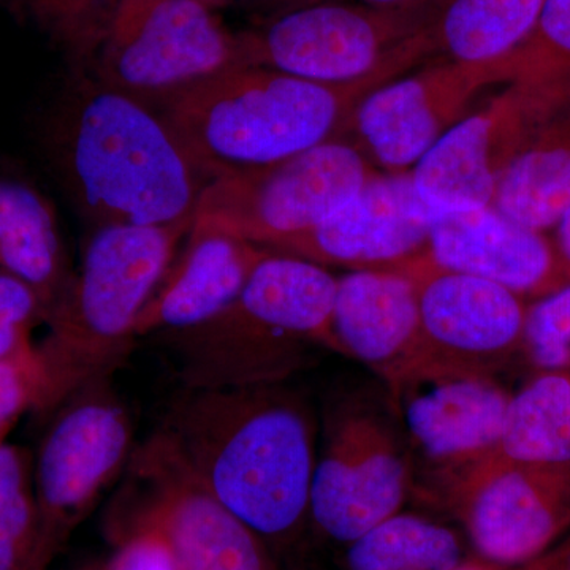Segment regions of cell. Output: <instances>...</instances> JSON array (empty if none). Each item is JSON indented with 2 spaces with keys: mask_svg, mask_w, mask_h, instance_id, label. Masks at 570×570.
I'll return each mask as SVG.
<instances>
[{
  "mask_svg": "<svg viewBox=\"0 0 570 570\" xmlns=\"http://www.w3.org/2000/svg\"><path fill=\"white\" fill-rule=\"evenodd\" d=\"M425 250L444 268L491 281L521 298H542L570 284L557 245L493 205L441 214Z\"/></svg>",
  "mask_w": 570,
  "mask_h": 570,
  "instance_id": "obj_17",
  "label": "cell"
},
{
  "mask_svg": "<svg viewBox=\"0 0 570 570\" xmlns=\"http://www.w3.org/2000/svg\"><path fill=\"white\" fill-rule=\"evenodd\" d=\"M71 197L96 227L195 219L212 178L163 112L78 70L55 130Z\"/></svg>",
  "mask_w": 570,
  "mask_h": 570,
  "instance_id": "obj_2",
  "label": "cell"
},
{
  "mask_svg": "<svg viewBox=\"0 0 570 570\" xmlns=\"http://www.w3.org/2000/svg\"><path fill=\"white\" fill-rule=\"evenodd\" d=\"M374 174L373 164L354 142L336 138L287 159L213 179L194 220L268 249L324 220Z\"/></svg>",
  "mask_w": 570,
  "mask_h": 570,
  "instance_id": "obj_9",
  "label": "cell"
},
{
  "mask_svg": "<svg viewBox=\"0 0 570 570\" xmlns=\"http://www.w3.org/2000/svg\"><path fill=\"white\" fill-rule=\"evenodd\" d=\"M255 2L262 10L268 11V17H275L284 11L302 9V7L314 6V3L355 2L366 3V6L392 7L412 2V0H255Z\"/></svg>",
  "mask_w": 570,
  "mask_h": 570,
  "instance_id": "obj_32",
  "label": "cell"
},
{
  "mask_svg": "<svg viewBox=\"0 0 570 570\" xmlns=\"http://www.w3.org/2000/svg\"><path fill=\"white\" fill-rule=\"evenodd\" d=\"M455 570H471V569H455Z\"/></svg>",
  "mask_w": 570,
  "mask_h": 570,
  "instance_id": "obj_36",
  "label": "cell"
},
{
  "mask_svg": "<svg viewBox=\"0 0 570 570\" xmlns=\"http://www.w3.org/2000/svg\"><path fill=\"white\" fill-rule=\"evenodd\" d=\"M194 220L174 225H102L94 228L61 305L37 344L43 392L39 415L112 376L130 354L135 325L174 264Z\"/></svg>",
  "mask_w": 570,
  "mask_h": 570,
  "instance_id": "obj_4",
  "label": "cell"
},
{
  "mask_svg": "<svg viewBox=\"0 0 570 570\" xmlns=\"http://www.w3.org/2000/svg\"><path fill=\"white\" fill-rule=\"evenodd\" d=\"M442 3L324 2L284 11L236 33L239 66L328 85L363 80L389 67L411 70L434 58L431 28Z\"/></svg>",
  "mask_w": 570,
  "mask_h": 570,
  "instance_id": "obj_5",
  "label": "cell"
},
{
  "mask_svg": "<svg viewBox=\"0 0 570 570\" xmlns=\"http://www.w3.org/2000/svg\"><path fill=\"white\" fill-rule=\"evenodd\" d=\"M89 570H183L170 543L153 528L121 532L118 549L104 564Z\"/></svg>",
  "mask_w": 570,
  "mask_h": 570,
  "instance_id": "obj_29",
  "label": "cell"
},
{
  "mask_svg": "<svg viewBox=\"0 0 570 570\" xmlns=\"http://www.w3.org/2000/svg\"><path fill=\"white\" fill-rule=\"evenodd\" d=\"M127 469L141 499L126 531L160 532L183 570H268L261 538L225 508L163 431L135 449Z\"/></svg>",
  "mask_w": 570,
  "mask_h": 570,
  "instance_id": "obj_11",
  "label": "cell"
},
{
  "mask_svg": "<svg viewBox=\"0 0 570 570\" xmlns=\"http://www.w3.org/2000/svg\"><path fill=\"white\" fill-rule=\"evenodd\" d=\"M50 417L32 460L45 570L135 452L132 417L111 377L81 389Z\"/></svg>",
  "mask_w": 570,
  "mask_h": 570,
  "instance_id": "obj_8",
  "label": "cell"
},
{
  "mask_svg": "<svg viewBox=\"0 0 570 570\" xmlns=\"http://www.w3.org/2000/svg\"><path fill=\"white\" fill-rule=\"evenodd\" d=\"M407 71L389 67L363 80L328 85L238 66L198 82L159 111L213 181L346 137L367 94Z\"/></svg>",
  "mask_w": 570,
  "mask_h": 570,
  "instance_id": "obj_3",
  "label": "cell"
},
{
  "mask_svg": "<svg viewBox=\"0 0 570 570\" xmlns=\"http://www.w3.org/2000/svg\"><path fill=\"white\" fill-rule=\"evenodd\" d=\"M531 570H553V569H551V566L549 564V562H547L542 558V560H540L539 562H535L534 568H532Z\"/></svg>",
  "mask_w": 570,
  "mask_h": 570,
  "instance_id": "obj_35",
  "label": "cell"
},
{
  "mask_svg": "<svg viewBox=\"0 0 570 570\" xmlns=\"http://www.w3.org/2000/svg\"><path fill=\"white\" fill-rule=\"evenodd\" d=\"M434 220L436 216L420 200L412 171L374 174L324 220L266 250L325 268H395L426 249Z\"/></svg>",
  "mask_w": 570,
  "mask_h": 570,
  "instance_id": "obj_16",
  "label": "cell"
},
{
  "mask_svg": "<svg viewBox=\"0 0 570 570\" xmlns=\"http://www.w3.org/2000/svg\"><path fill=\"white\" fill-rule=\"evenodd\" d=\"M411 487V456L389 397H348L326 417L309 494L318 530L354 542L396 515Z\"/></svg>",
  "mask_w": 570,
  "mask_h": 570,
  "instance_id": "obj_10",
  "label": "cell"
},
{
  "mask_svg": "<svg viewBox=\"0 0 570 570\" xmlns=\"http://www.w3.org/2000/svg\"><path fill=\"white\" fill-rule=\"evenodd\" d=\"M395 268L412 281L417 295L420 355L494 371L521 352L528 307L521 296L482 277L444 268L426 250Z\"/></svg>",
  "mask_w": 570,
  "mask_h": 570,
  "instance_id": "obj_15",
  "label": "cell"
},
{
  "mask_svg": "<svg viewBox=\"0 0 570 570\" xmlns=\"http://www.w3.org/2000/svg\"><path fill=\"white\" fill-rule=\"evenodd\" d=\"M512 81L510 55L494 61H439L374 89L352 115L346 137L389 174L411 171L490 86Z\"/></svg>",
  "mask_w": 570,
  "mask_h": 570,
  "instance_id": "obj_12",
  "label": "cell"
},
{
  "mask_svg": "<svg viewBox=\"0 0 570 570\" xmlns=\"http://www.w3.org/2000/svg\"><path fill=\"white\" fill-rule=\"evenodd\" d=\"M265 254L264 247L194 220L183 254L138 316L135 336L168 335L212 321L239 295Z\"/></svg>",
  "mask_w": 570,
  "mask_h": 570,
  "instance_id": "obj_18",
  "label": "cell"
},
{
  "mask_svg": "<svg viewBox=\"0 0 570 570\" xmlns=\"http://www.w3.org/2000/svg\"><path fill=\"white\" fill-rule=\"evenodd\" d=\"M562 111L517 82L449 130L412 168L420 200L434 216L491 206L510 164Z\"/></svg>",
  "mask_w": 570,
  "mask_h": 570,
  "instance_id": "obj_13",
  "label": "cell"
},
{
  "mask_svg": "<svg viewBox=\"0 0 570 570\" xmlns=\"http://www.w3.org/2000/svg\"><path fill=\"white\" fill-rule=\"evenodd\" d=\"M546 0H444L433 28L434 58L482 62L505 58L530 37Z\"/></svg>",
  "mask_w": 570,
  "mask_h": 570,
  "instance_id": "obj_22",
  "label": "cell"
},
{
  "mask_svg": "<svg viewBox=\"0 0 570 570\" xmlns=\"http://www.w3.org/2000/svg\"><path fill=\"white\" fill-rule=\"evenodd\" d=\"M333 335L337 354L365 363L384 381L422 354L414 284L397 268L337 277Z\"/></svg>",
  "mask_w": 570,
  "mask_h": 570,
  "instance_id": "obj_19",
  "label": "cell"
},
{
  "mask_svg": "<svg viewBox=\"0 0 570 570\" xmlns=\"http://www.w3.org/2000/svg\"><path fill=\"white\" fill-rule=\"evenodd\" d=\"M460 543L452 531L414 515H396L351 542L348 570H455Z\"/></svg>",
  "mask_w": 570,
  "mask_h": 570,
  "instance_id": "obj_24",
  "label": "cell"
},
{
  "mask_svg": "<svg viewBox=\"0 0 570 570\" xmlns=\"http://www.w3.org/2000/svg\"><path fill=\"white\" fill-rule=\"evenodd\" d=\"M512 81L557 110L570 108V0H546L530 37L510 52Z\"/></svg>",
  "mask_w": 570,
  "mask_h": 570,
  "instance_id": "obj_25",
  "label": "cell"
},
{
  "mask_svg": "<svg viewBox=\"0 0 570 570\" xmlns=\"http://www.w3.org/2000/svg\"><path fill=\"white\" fill-rule=\"evenodd\" d=\"M554 245H557L558 253H560L562 262L570 272V208L557 225V242H554Z\"/></svg>",
  "mask_w": 570,
  "mask_h": 570,
  "instance_id": "obj_33",
  "label": "cell"
},
{
  "mask_svg": "<svg viewBox=\"0 0 570 570\" xmlns=\"http://www.w3.org/2000/svg\"><path fill=\"white\" fill-rule=\"evenodd\" d=\"M497 455L532 466L570 464V374L535 371L510 395Z\"/></svg>",
  "mask_w": 570,
  "mask_h": 570,
  "instance_id": "obj_23",
  "label": "cell"
},
{
  "mask_svg": "<svg viewBox=\"0 0 570 570\" xmlns=\"http://www.w3.org/2000/svg\"><path fill=\"white\" fill-rule=\"evenodd\" d=\"M0 269L39 295L48 318L73 283L55 208L28 183L0 176Z\"/></svg>",
  "mask_w": 570,
  "mask_h": 570,
  "instance_id": "obj_20",
  "label": "cell"
},
{
  "mask_svg": "<svg viewBox=\"0 0 570 570\" xmlns=\"http://www.w3.org/2000/svg\"><path fill=\"white\" fill-rule=\"evenodd\" d=\"M43 31L69 52L78 70L91 61L97 43L121 0H17Z\"/></svg>",
  "mask_w": 570,
  "mask_h": 570,
  "instance_id": "obj_27",
  "label": "cell"
},
{
  "mask_svg": "<svg viewBox=\"0 0 570 570\" xmlns=\"http://www.w3.org/2000/svg\"><path fill=\"white\" fill-rule=\"evenodd\" d=\"M493 206L532 230L557 227L570 208V108L551 118L510 164Z\"/></svg>",
  "mask_w": 570,
  "mask_h": 570,
  "instance_id": "obj_21",
  "label": "cell"
},
{
  "mask_svg": "<svg viewBox=\"0 0 570 570\" xmlns=\"http://www.w3.org/2000/svg\"><path fill=\"white\" fill-rule=\"evenodd\" d=\"M0 570H45L32 459L7 441L0 442Z\"/></svg>",
  "mask_w": 570,
  "mask_h": 570,
  "instance_id": "obj_26",
  "label": "cell"
},
{
  "mask_svg": "<svg viewBox=\"0 0 570 570\" xmlns=\"http://www.w3.org/2000/svg\"><path fill=\"white\" fill-rule=\"evenodd\" d=\"M521 352L535 371L570 374V284L527 307Z\"/></svg>",
  "mask_w": 570,
  "mask_h": 570,
  "instance_id": "obj_28",
  "label": "cell"
},
{
  "mask_svg": "<svg viewBox=\"0 0 570 570\" xmlns=\"http://www.w3.org/2000/svg\"><path fill=\"white\" fill-rule=\"evenodd\" d=\"M31 332L22 324L17 311L0 296V365L18 367L31 374L40 382L43 392L39 352L31 341Z\"/></svg>",
  "mask_w": 570,
  "mask_h": 570,
  "instance_id": "obj_30",
  "label": "cell"
},
{
  "mask_svg": "<svg viewBox=\"0 0 570 570\" xmlns=\"http://www.w3.org/2000/svg\"><path fill=\"white\" fill-rule=\"evenodd\" d=\"M159 430L257 538H285L309 517L316 426L283 382L181 387Z\"/></svg>",
  "mask_w": 570,
  "mask_h": 570,
  "instance_id": "obj_1",
  "label": "cell"
},
{
  "mask_svg": "<svg viewBox=\"0 0 570 570\" xmlns=\"http://www.w3.org/2000/svg\"><path fill=\"white\" fill-rule=\"evenodd\" d=\"M450 497L475 549L499 564L534 560L570 528V464L532 466L494 453Z\"/></svg>",
  "mask_w": 570,
  "mask_h": 570,
  "instance_id": "obj_14",
  "label": "cell"
},
{
  "mask_svg": "<svg viewBox=\"0 0 570 570\" xmlns=\"http://www.w3.org/2000/svg\"><path fill=\"white\" fill-rule=\"evenodd\" d=\"M198 2L216 11L217 9H223V7L228 6V3L235 2V0H198Z\"/></svg>",
  "mask_w": 570,
  "mask_h": 570,
  "instance_id": "obj_34",
  "label": "cell"
},
{
  "mask_svg": "<svg viewBox=\"0 0 570 570\" xmlns=\"http://www.w3.org/2000/svg\"><path fill=\"white\" fill-rule=\"evenodd\" d=\"M40 382L26 371L0 365V442L26 412H37L40 404Z\"/></svg>",
  "mask_w": 570,
  "mask_h": 570,
  "instance_id": "obj_31",
  "label": "cell"
},
{
  "mask_svg": "<svg viewBox=\"0 0 570 570\" xmlns=\"http://www.w3.org/2000/svg\"><path fill=\"white\" fill-rule=\"evenodd\" d=\"M414 475L449 494L498 452L510 395L494 371L420 355L384 379Z\"/></svg>",
  "mask_w": 570,
  "mask_h": 570,
  "instance_id": "obj_6",
  "label": "cell"
},
{
  "mask_svg": "<svg viewBox=\"0 0 570 570\" xmlns=\"http://www.w3.org/2000/svg\"><path fill=\"white\" fill-rule=\"evenodd\" d=\"M238 66V37L198 0H121L80 70L159 110Z\"/></svg>",
  "mask_w": 570,
  "mask_h": 570,
  "instance_id": "obj_7",
  "label": "cell"
}]
</instances>
